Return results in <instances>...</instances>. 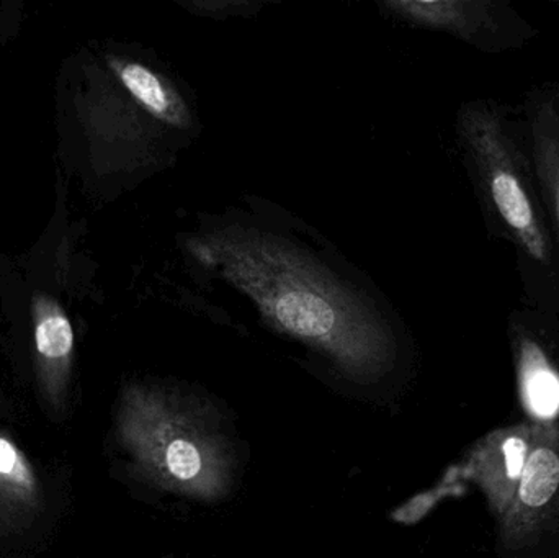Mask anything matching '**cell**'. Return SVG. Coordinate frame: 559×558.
<instances>
[{
	"instance_id": "cell-2",
	"label": "cell",
	"mask_w": 559,
	"mask_h": 558,
	"mask_svg": "<svg viewBox=\"0 0 559 558\" xmlns=\"http://www.w3.org/2000/svg\"><path fill=\"white\" fill-rule=\"evenodd\" d=\"M115 435L141 480L179 497L216 503L235 484V454L215 415L176 390L131 385Z\"/></svg>"
},
{
	"instance_id": "cell-3",
	"label": "cell",
	"mask_w": 559,
	"mask_h": 558,
	"mask_svg": "<svg viewBox=\"0 0 559 558\" xmlns=\"http://www.w3.org/2000/svg\"><path fill=\"white\" fill-rule=\"evenodd\" d=\"M496 527L499 543L509 553H525L559 539V418L535 444L514 501Z\"/></svg>"
},
{
	"instance_id": "cell-7",
	"label": "cell",
	"mask_w": 559,
	"mask_h": 558,
	"mask_svg": "<svg viewBox=\"0 0 559 558\" xmlns=\"http://www.w3.org/2000/svg\"><path fill=\"white\" fill-rule=\"evenodd\" d=\"M489 187L502 218L518 233L527 251L538 261H545L547 245L538 228L531 200L518 177L504 167H495Z\"/></svg>"
},
{
	"instance_id": "cell-6",
	"label": "cell",
	"mask_w": 559,
	"mask_h": 558,
	"mask_svg": "<svg viewBox=\"0 0 559 558\" xmlns=\"http://www.w3.org/2000/svg\"><path fill=\"white\" fill-rule=\"evenodd\" d=\"M519 387L525 409L537 422L559 416V376L537 344L525 341L519 356Z\"/></svg>"
},
{
	"instance_id": "cell-4",
	"label": "cell",
	"mask_w": 559,
	"mask_h": 558,
	"mask_svg": "<svg viewBox=\"0 0 559 558\" xmlns=\"http://www.w3.org/2000/svg\"><path fill=\"white\" fill-rule=\"evenodd\" d=\"M550 423L528 419L495 429L475 442L465 455L463 475L481 491L496 524L511 508L525 464Z\"/></svg>"
},
{
	"instance_id": "cell-10",
	"label": "cell",
	"mask_w": 559,
	"mask_h": 558,
	"mask_svg": "<svg viewBox=\"0 0 559 558\" xmlns=\"http://www.w3.org/2000/svg\"><path fill=\"white\" fill-rule=\"evenodd\" d=\"M558 209H559V183H558Z\"/></svg>"
},
{
	"instance_id": "cell-9",
	"label": "cell",
	"mask_w": 559,
	"mask_h": 558,
	"mask_svg": "<svg viewBox=\"0 0 559 558\" xmlns=\"http://www.w3.org/2000/svg\"><path fill=\"white\" fill-rule=\"evenodd\" d=\"M390 9L426 25L462 28L465 25V3L462 2H390Z\"/></svg>"
},
{
	"instance_id": "cell-8",
	"label": "cell",
	"mask_w": 559,
	"mask_h": 558,
	"mask_svg": "<svg viewBox=\"0 0 559 558\" xmlns=\"http://www.w3.org/2000/svg\"><path fill=\"white\" fill-rule=\"evenodd\" d=\"M121 81L154 117L167 121L170 127L186 128L189 124L182 98L151 69L134 62L127 64L121 69Z\"/></svg>"
},
{
	"instance_id": "cell-5",
	"label": "cell",
	"mask_w": 559,
	"mask_h": 558,
	"mask_svg": "<svg viewBox=\"0 0 559 558\" xmlns=\"http://www.w3.org/2000/svg\"><path fill=\"white\" fill-rule=\"evenodd\" d=\"M45 510L41 480L28 455L0 436V539L25 533Z\"/></svg>"
},
{
	"instance_id": "cell-1",
	"label": "cell",
	"mask_w": 559,
	"mask_h": 558,
	"mask_svg": "<svg viewBox=\"0 0 559 558\" xmlns=\"http://www.w3.org/2000/svg\"><path fill=\"white\" fill-rule=\"evenodd\" d=\"M218 259L274 327L321 351L355 382L373 383L393 367L388 331L328 274L282 245L226 238Z\"/></svg>"
}]
</instances>
